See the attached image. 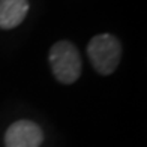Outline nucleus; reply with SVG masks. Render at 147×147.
Returning <instances> with one entry per match:
<instances>
[{"label": "nucleus", "mask_w": 147, "mask_h": 147, "mask_svg": "<svg viewBox=\"0 0 147 147\" xmlns=\"http://www.w3.org/2000/svg\"><path fill=\"white\" fill-rule=\"evenodd\" d=\"M51 71L62 84H72L81 75V57L75 45L68 41H60L50 50Z\"/></svg>", "instance_id": "nucleus-1"}, {"label": "nucleus", "mask_w": 147, "mask_h": 147, "mask_svg": "<svg viewBox=\"0 0 147 147\" xmlns=\"http://www.w3.org/2000/svg\"><path fill=\"white\" fill-rule=\"evenodd\" d=\"M87 54L92 66L101 75H110L117 69L122 56V47L117 38L108 33L96 35L87 45Z\"/></svg>", "instance_id": "nucleus-2"}, {"label": "nucleus", "mask_w": 147, "mask_h": 147, "mask_svg": "<svg viewBox=\"0 0 147 147\" xmlns=\"http://www.w3.org/2000/svg\"><path fill=\"white\" fill-rule=\"evenodd\" d=\"M44 132L32 120H17L5 134V147H41Z\"/></svg>", "instance_id": "nucleus-3"}, {"label": "nucleus", "mask_w": 147, "mask_h": 147, "mask_svg": "<svg viewBox=\"0 0 147 147\" xmlns=\"http://www.w3.org/2000/svg\"><path fill=\"white\" fill-rule=\"evenodd\" d=\"M27 12V0H0V29H14L20 26Z\"/></svg>", "instance_id": "nucleus-4"}]
</instances>
